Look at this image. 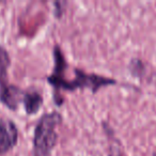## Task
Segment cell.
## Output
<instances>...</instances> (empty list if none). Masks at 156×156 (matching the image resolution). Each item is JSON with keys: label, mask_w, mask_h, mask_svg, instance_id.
Segmentation results:
<instances>
[{"label": "cell", "mask_w": 156, "mask_h": 156, "mask_svg": "<svg viewBox=\"0 0 156 156\" xmlns=\"http://www.w3.org/2000/svg\"><path fill=\"white\" fill-rule=\"evenodd\" d=\"M73 73V79H66L63 76L54 73V72H51V74L47 76L46 80L54 88V100L57 106H60L63 102V98H61L62 91L72 92L75 90L89 89L91 92L96 93L102 88L118 83V81L113 78L98 75V74H90L77 67H74Z\"/></svg>", "instance_id": "6da1fadb"}, {"label": "cell", "mask_w": 156, "mask_h": 156, "mask_svg": "<svg viewBox=\"0 0 156 156\" xmlns=\"http://www.w3.org/2000/svg\"><path fill=\"white\" fill-rule=\"evenodd\" d=\"M62 122V115L58 111L44 113L37 121L33 133L34 156H50L58 143L56 127Z\"/></svg>", "instance_id": "7a4b0ae2"}, {"label": "cell", "mask_w": 156, "mask_h": 156, "mask_svg": "<svg viewBox=\"0 0 156 156\" xmlns=\"http://www.w3.org/2000/svg\"><path fill=\"white\" fill-rule=\"evenodd\" d=\"M18 128L12 120H0V155L13 150L18 143Z\"/></svg>", "instance_id": "3957f363"}, {"label": "cell", "mask_w": 156, "mask_h": 156, "mask_svg": "<svg viewBox=\"0 0 156 156\" xmlns=\"http://www.w3.org/2000/svg\"><path fill=\"white\" fill-rule=\"evenodd\" d=\"M24 90L12 83L0 88V103L10 110H17L20 105L24 102Z\"/></svg>", "instance_id": "277c9868"}, {"label": "cell", "mask_w": 156, "mask_h": 156, "mask_svg": "<svg viewBox=\"0 0 156 156\" xmlns=\"http://www.w3.org/2000/svg\"><path fill=\"white\" fill-rule=\"evenodd\" d=\"M43 95L37 89L30 88V89L25 91L23 104H24L25 107V111H26V113L28 115H35L37 112H39L42 105H43Z\"/></svg>", "instance_id": "5b68a950"}, {"label": "cell", "mask_w": 156, "mask_h": 156, "mask_svg": "<svg viewBox=\"0 0 156 156\" xmlns=\"http://www.w3.org/2000/svg\"><path fill=\"white\" fill-rule=\"evenodd\" d=\"M11 65V57L5 46L0 45V88L7 87L9 83V72Z\"/></svg>", "instance_id": "8992f818"}, {"label": "cell", "mask_w": 156, "mask_h": 156, "mask_svg": "<svg viewBox=\"0 0 156 156\" xmlns=\"http://www.w3.org/2000/svg\"><path fill=\"white\" fill-rule=\"evenodd\" d=\"M103 126H104V130L105 133L108 136V139L110 140V143H109V154L108 156H122V150H121V143L118 140L117 138H115V136L111 135L110 136V126H108L106 123H103Z\"/></svg>", "instance_id": "52a82bcc"}, {"label": "cell", "mask_w": 156, "mask_h": 156, "mask_svg": "<svg viewBox=\"0 0 156 156\" xmlns=\"http://www.w3.org/2000/svg\"><path fill=\"white\" fill-rule=\"evenodd\" d=\"M128 71L130 72L133 76L137 78H141L143 76V74L145 73V67L144 63L142 62L141 59L134 58L130 60L129 64H128Z\"/></svg>", "instance_id": "ba28073f"}, {"label": "cell", "mask_w": 156, "mask_h": 156, "mask_svg": "<svg viewBox=\"0 0 156 156\" xmlns=\"http://www.w3.org/2000/svg\"><path fill=\"white\" fill-rule=\"evenodd\" d=\"M65 1H59V2H55L54 5H55V16H56V18H61V16L63 15V13H64L65 11V8H62L61 5H64Z\"/></svg>", "instance_id": "9c48e42d"}, {"label": "cell", "mask_w": 156, "mask_h": 156, "mask_svg": "<svg viewBox=\"0 0 156 156\" xmlns=\"http://www.w3.org/2000/svg\"><path fill=\"white\" fill-rule=\"evenodd\" d=\"M153 156H156V153H154V155Z\"/></svg>", "instance_id": "30bf717a"}]
</instances>
